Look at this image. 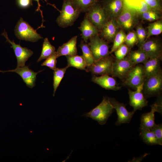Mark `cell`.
I'll list each match as a JSON object with an SVG mask.
<instances>
[{
	"mask_svg": "<svg viewBox=\"0 0 162 162\" xmlns=\"http://www.w3.org/2000/svg\"><path fill=\"white\" fill-rule=\"evenodd\" d=\"M114 110V108L109 97H104L99 104L89 112L84 113L82 116L91 118L97 121L100 125H104Z\"/></svg>",
	"mask_w": 162,
	"mask_h": 162,
	"instance_id": "obj_1",
	"label": "cell"
},
{
	"mask_svg": "<svg viewBox=\"0 0 162 162\" xmlns=\"http://www.w3.org/2000/svg\"><path fill=\"white\" fill-rule=\"evenodd\" d=\"M81 13L74 7L72 0H64L60 14L56 21L58 26L63 28L71 26Z\"/></svg>",
	"mask_w": 162,
	"mask_h": 162,
	"instance_id": "obj_2",
	"label": "cell"
},
{
	"mask_svg": "<svg viewBox=\"0 0 162 162\" xmlns=\"http://www.w3.org/2000/svg\"><path fill=\"white\" fill-rule=\"evenodd\" d=\"M139 19L136 11L125 4L122 11L116 20L121 29L129 32L139 23Z\"/></svg>",
	"mask_w": 162,
	"mask_h": 162,
	"instance_id": "obj_3",
	"label": "cell"
},
{
	"mask_svg": "<svg viewBox=\"0 0 162 162\" xmlns=\"http://www.w3.org/2000/svg\"><path fill=\"white\" fill-rule=\"evenodd\" d=\"M162 90V71L161 69L155 74L146 77L142 92L146 98L160 94Z\"/></svg>",
	"mask_w": 162,
	"mask_h": 162,
	"instance_id": "obj_4",
	"label": "cell"
},
{
	"mask_svg": "<svg viewBox=\"0 0 162 162\" xmlns=\"http://www.w3.org/2000/svg\"><path fill=\"white\" fill-rule=\"evenodd\" d=\"M14 32L19 39L31 42H35L43 38L27 22L21 18L15 27Z\"/></svg>",
	"mask_w": 162,
	"mask_h": 162,
	"instance_id": "obj_5",
	"label": "cell"
},
{
	"mask_svg": "<svg viewBox=\"0 0 162 162\" xmlns=\"http://www.w3.org/2000/svg\"><path fill=\"white\" fill-rule=\"evenodd\" d=\"M86 14L90 22L100 31L109 20L100 1L92 6Z\"/></svg>",
	"mask_w": 162,
	"mask_h": 162,
	"instance_id": "obj_6",
	"label": "cell"
},
{
	"mask_svg": "<svg viewBox=\"0 0 162 162\" xmlns=\"http://www.w3.org/2000/svg\"><path fill=\"white\" fill-rule=\"evenodd\" d=\"M114 60L109 55L94 62L87 67L86 70L94 75H112L113 64Z\"/></svg>",
	"mask_w": 162,
	"mask_h": 162,
	"instance_id": "obj_7",
	"label": "cell"
},
{
	"mask_svg": "<svg viewBox=\"0 0 162 162\" xmlns=\"http://www.w3.org/2000/svg\"><path fill=\"white\" fill-rule=\"evenodd\" d=\"M89 45L94 61L106 57L110 55L109 45L106 41L98 35L89 39Z\"/></svg>",
	"mask_w": 162,
	"mask_h": 162,
	"instance_id": "obj_8",
	"label": "cell"
},
{
	"mask_svg": "<svg viewBox=\"0 0 162 162\" xmlns=\"http://www.w3.org/2000/svg\"><path fill=\"white\" fill-rule=\"evenodd\" d=\"M145 78L143 65L137 64L134 66L123 81V84L136 89L143 83Z\"/></svg>",
	"mask_w": 162,
	"mask_h": 162,
	"instance_id": "obj_9",
	"label": "cell"
},
{
	"mask_svg": "<svg viewBox=\"0 0 162 162\" xmlns=\"http://www.w3.org/2000/svg\"><path fill=\"white\" fill-rule=\"evenodd\" d=\"M1 34L6 39V42H8L11 45V47L14 50L17 58V67H21L25 66L26 62L33 55V52L27 48L22 47L20 45L16 44L14 40L11 41L5 30Z\"/></svg>",
	"mask_w": 162,
	"mask_h": 162,
	"instance_id": "obj_10",
	"label": "cell"
},
{
	"mask_svg": "<svg viewBox=\"0 0 162 162\" xmlns=\"http://www.w3.org/2000/svg\"><path fill=\"white\" fill-rule=\"evenodd\" d=\"M135 65L127 56L122 60H114L112 76L118 77L123 81Z\"/></svg>",
	"mask_w": 162,
	"mask_h": 162,
	"instance_id": "obj_11",
	"label": "cell"
},
{
	"mask_svg": "<svg viewBox=\"0 0 162 162\" xmlns=\"http://www.w3.org/2000/svg\"><path fill=\"white\" fill-rule=\"evenodd\" d=\"M100 2L109 20H116L125 5L124 0H103Z\"/></svg>",
	"mask_w": 162,
	"mask_h": 162,
	"instance_id": "obj_12",
	"label": "cell"
},
{
	"mask_svg": "<svg viewBox=\"0 0 162 162\" xmlns=\"http://www.w3.org/2000/svg\"><path fill=\"white\" fill-rule=\"evenodd\" d=\"M139 47L146 53L149 58L153 57L162 58V42L158 38H149Z\"/></svg>",
	"mask_w": 162,
	"mask_h": 162,
	"instance_id": "obj_13",
	"label": "cell"
},
{
	"mask_svg": "<svg viewBox=\"0 0 162 162\" xmlns=\"http://www.w3.org/2000/svg\"><path fill=\"white\" fill-rule=\"evenodd\" d=\"M143 84L136 87L135 91L128 90L129 104L133 107L134 112L137 110H142L143 108L148 105V101L142 92Z\"/></svg>",
	"mask_w": 162,
	"mask_h": 162,
	"instance_id": "obj_14",
	"label": "cell"
},
{
	"mask_svg": "<svg viewBox=\"0 0 162 162\" xmlns=\"http://www.w3.org/2000/svg\"><path fill=\"white\" fill-rule=\"evenodd\" d=\"M109 98L117 114V120L116 125L119 126L122 124L129 123L135 112L133 111H128L123 103L119 102L115 98Z\"/></svg>",
	"mask_w": 162,
	"mask_h": 162,
	"instance_id": "obj_15",
	"label": "cell"
},
{
	"mask_svg": "<svg viewBox=\"0 0 162 162\" xmlns=\"http://www.w3.org/2000/svg\"><path fill=\"white\" fill-rule=\"evenodd\" d=\"M150 112L143 114L141 117V124L139 129L145 128L151 129L156 124L154 122V112L162 113L161 101L155 103L151 106Z\"/></svg>",
	"mask_w": 162,
	"mask_h": 162,
	"instance_id": "obj_16",
	"label": "cell"
},
{
	"mask_svg": "<svg viewBox=\"0 0 162 162\" xmlns=\"http://www.w3.org/2000/svg\"><path fill=\"white\" fill-rule=\"evenodd\" d=\"M0 72H11L17 73L22 77L27 86L32 88L35 86L36 76L40 71L37 72H35L30 69L28 66L25 65L23 67H17L14 69L5 71L0 70Z\"/></svg>",
	"mask_w": 162,
	"mask_h": 162,
	"instance_id": "obj_17",
	"label": "cell"
},
{
	"mask_svg": "<svg viewBox=\"0 0 162 162\" xmlns=\"http://www.w3.org/2000/svg\"><path fill=\"white\" fill-rule=\"evenodd\" d=\"M116 20H109L100 31L99 36L108 42L113 41L114 39L120 29Z\"/></svg>",
	"mask_w": 162,
	"mask_h": 162,
	"instance_id": "obj_18",
	"label": "cell"
},
{
	"mask_svg": "<svg viewBox=\"0 0 162 162\" xmlns=\"http://www.w3.org/2000/svg\"><path fill=\"white\" fill-rule=\"evenodd\" d=\"M78 28L81 32L82 38L86 43L90 38L99 35L100 32V31L90 22L86 14Z\"/></svg>",
	"mask_w": 162,
	"mask_h": 162,
	"instance_id": "obj_19",
	"label": "cell"
},
{
	"mask_svg": "<svg viewBox=\"0 0 162 162\" xmlns=\"http://www.w3.org/2000/svg\"><path fill=\"white\" fill-rule=\"evenodd\" d=\"M92 80L93 82L106 89L117 91L121 88V86L117 85L116 80L108 75H101L99 76L94 75Z\"/></svg>",
	"mask_w": 162,
	"mask_h": 162,
	"instance_id": "obj_20",
	"label": "cell"
},
{
	"mask_svg": "<svg viewBox=\"0 0 162 162\" xmlns=\"http://www.w3.org/2000/svg\"><path fill=\"white\" fill-rule=\"evenodd\" d=\"M77 36L72 37L67 42L60 46L56 52L57 58L62 56H73L76 55Z\"/></svg>",
	"mask_w": 162,
	"mask_h": 162,
	"instance_id": "obj_21",
	"label": "cell"
},
{
	"mask_svg": "<svg viewBox=\"0 0 162 162\" xmlns=\"http://www.w3.org/2000/svg\"><path fill=\"white\" fill-rule=\"evenodd\" d=\"M161 58L150 57L143 63V68L146 77L155 74L161 69Z\"/></svg>",
	"mask_w": 162,
	"mask_h": 162,
	"instance_id": "obj_22",
	"label": "cell"
},
{
	"mask_svg": "<svg viewBox=\"0 0 162 162\" xmlns=\"http://www.w3.org/2000/svg\"><path fill=\"white\" fill-rule=\"evenodd\" d=\"M127 56L134 65L141 63L143 64L149 58L146 53L140 48L130 51Z\"/></svg>",
	"mask_w": 162,
	"mask_h": 162,
	"instance_id": "obj_23",
	"label": "cell"
},
{
	"mask_svg": "<svg viewBox=\"0 0 162 162\" xmlns=\"http://www.w3.org/2000/svg\"><path fill=\"white\" fill-rule=\"evenodd\" d=\"M68 66L82 70H86L87 65L86 61L82 56L76 55L66 56Z\"/></svg>",
	"mask_w": 162,
	"mask_h": 162,
	"instance_id": "obj_24",
	"label": "cell"
},
{
	"mask_svg": "<svg viewBox=\"0 0 162 162\" xmlns=\"http://www.w3.org/2000/svg\"><path fill=\"white\" fill-rule=\"evenodd\" d=\"M140 130V135L144 142L150 145H159L154 133L150 129L141 128Z\"/></svg>",
	"mask_w": 162,
	"mask_h": 162,
	"instance_id": "obj_25",
	"label": "cell"
},
{
	"mask_svg": "<svg viewBox=\"0 0 162 162\" xmlns=\"http://www.w3.org/2000/svg\"><path fill=\"white\" fill-rule=\"evenodd\" d=\"M55 48L49 42L47 38H45L43 44L40 56L37 60L38 62L42 60L46 59L54 54L55 52Z\"/></svg>",
	"mask_w": 162,
	"mask_h": 162,
	"instance_id": "obj_26",
	"label": "cell"
},
{
	"mask_svg": "<svg viewBox=\"0 0 162 162\" xmlns=\"http://www.w3.org/2000/svg\"><path fill=\"white\" fill-rule=\"evenodd\" d=\"M74 7L81 12L86 13L98 0H72Z\"/></svg>",
	"mask_w": 162,
	"mask_h": 162,
	"instance_id": "obj_27",
	"label": "cell"
},
{
	"mask_svg": "<svg viewBox=\"0 0 162 162\" xmlns=\"http://www.w3.org/2000/svg\"><path fill=\"white\" fill-rule=\"evenodd\" d=\"M79 46L82 50V56L86 61L87 67L89 66L94 62V59L89 45L82 40Z\"/></svg>",
	"mask_w": 162,
	"mask_h": 162,
	"instance_id": "obj_28",
	"label": "cell"
},
{
	"mask_svg": "<svg viewBox=\"0 0 162 162\" xmlns=\"http://www.w3.org/2000/svg\"><path fill=\"white\" fill-rule=\"evenodd\" d=\"M161 12L158 10L151 9L139 15V18L149 22H153L161 19Z\"/></svg>",
	"mask_w": 162,
	"mask_h": 162,
	"instance_id": "obj_29",
	"label": "cell"
},
{
	"mask_svg": "<svg viewBox=\"0 0 162 162\" xmlns=\"http://www.w3.org/2000/svg\"><path fill=\"white\" fill-rule=\"evenodd\" d=\"M147 35L146 40L152 36L158 35L162 32V21L160 19L149 23L147 27Z\"/></svg>",
	"mask_w": 162,
	"mask_h": 162,
	"instance_id": "obj_30",
	"label": "cell"
},
{
	"mask_svg": "<svg viewBox=\"0 0 162 162\" xmlns=\"http://www.w3.org/2000/svg\"><path fill=\"white\" fill-rule=\"evenodd\" d=\"M69 67L67 66L66 67L59 68H56L53 72V93L54 96L56 90L59 86L60 83L63 78L64 74Z\"/></svg>",
	"mask_w": 162,
	"mask_h": 162,
	"instance_id": "obj_31",
	"label": "cell"
},
{
	"mask_svg": "<svg viewBox=\"0 0 162 162\" xmlns=\"http://www.w3.org/2000/svg\"><path fill=\"white\" fill-rule=\"evenodd\" d=\"M126 35L124 30L122 29H120L114 39L113 45L110 51V54L114 52L121 45L124 43Z\"/></svg>",
	"mask_w": 162,
	"mask_h": 162,
	"instance_id": "obj_32",
	"label": "cell"
},
{
	"mask_svg": "<svg viewBox=\"0 0 162 162\" xmlns=\"http://www.w3.org/2000/svg\"><path fill=\"white\" fill-rule=\"evenodd\" d=\"M135 27V31L138 40L137 44L139 47L146 41L147 35V31L143 27L142 24L139 23Z\"/></svg>",
	"mask_w": 162,
	"mask_h": 162,
	"instance_id": "obj_33",
	"label": "cell"
},
{
	"mask_svg": "<svg viewBox=\"0 0 162 162\" xmlns=\"http://www.w3.org/2000/svg\"><path fill=\"white\" fill-rule=\"evenodd\" d=\"M131 48L123 44L114 52L116 59L120 60L123 59L131 51Z\"/></svg>",
	"mask_w": 162,
	"mask_h": 162,
	"instance_id": "obj_34",
	"label": "cell"
},
{
	"mask_svg": "<svg viewBox=\"0 0 162 162\" xmlns=\"http://www.w3.org/2000/svg\"><path fill=\"white\" fill-rule=\"evenodd\" d=\"M138 40L135 31L133 30L129 31L126 35L124 43L128 46L131 48L138 43Z\"/></svg>",
	"mask_w": 162,
	"mask_h": 162,
	"instance_id": "obj_35",
	"label": "cell"
},
{
	"mask_svg": "<svg viewBox=\"0 0 162 162\" xmlns=\"http://www.w3.org/2000/svg\"><path fill=\"white\" fill-rule=\"evenodd\" d=\"M56 52L54 54L46 59L41 64L42 66H46L52 69L55 70L57 68V58Z\"/></svg>",
	"mask_w": 162,
	"mask_h": 162,
	"instance_id": "obj_36",
	"label": "cell"
},
{
	"mask_svg": "<svg viewBox=\"0 0 162 162\" xmlns=\"http://www.w3.org/2000/svg\"><path fill=\"white\" fill-rule=\"evenodd\" d=\"M154 133L159 145H162V124H155L154 126L150 129Z\"/></svg>",
	"mask_w": 162,
	"mask_h": 162,
	"instance_id": "obj_37",
	"label": "cell"
},
{
	"mask_svg": "<svg viewBox=\"0 0 162 162\" xmlns=\"http://www.w3.org/2000/svg\"><path fill=\"white\" fill-rule=\"evenodd\" d=\"M145 3L151 8L162 12L161 0H140Z\"/></svg>",
	"mask_w": 162,
	"mask_h": 162,
	"instance_id": "obj_38",
	"label": "cell"
},
{
	"mask_svg": "<svg viewBox=\"0 0 162 162\" xmlns=\"http://www.w3.org/2000/svg\"><path fill=\"white\" fill-rule=\"evenodd\" d=\"M18 5L21 8H26L29 6L31 3V0H17Z\"/></svg>",
	"mask_w": 162,
	"mask_h": 162,
	"instance_id": "obj_39",
	"label": "cell"
},
{
	"mask_svg": "<svg viewBox=\"0 0 162 162\" xmlns=\"http://www.w3.org/2000/svg\"><path fill=\"white\" fill-rule=\"evenodd\" d=\"M148 154L146 153L144 154L142 156L140 157L134 158L131 161H130V162H140L142 161L143 158Z\"/></svg>",
	"mask_w": 162,
	"mask_h": 162,
	"instance_id": "obj_40",
	"label": "cell"
},
{
	"mask_svg": "<svg viewBox=\"0 0 162 162\" xmlns=\"http://www.w3.org/2000/svg\"><path fill=\"white\" fill-rule=\"evenodd\" d=\"M35 0V1H36L37 2H38V6L39 7H40V4H39V1L40 0Z\"/></svg>",
	"mask_w": 162,
	"mask_h": 162,
	"instance_id": "obj_41",
	"label": "cell"
}]
</instances>
